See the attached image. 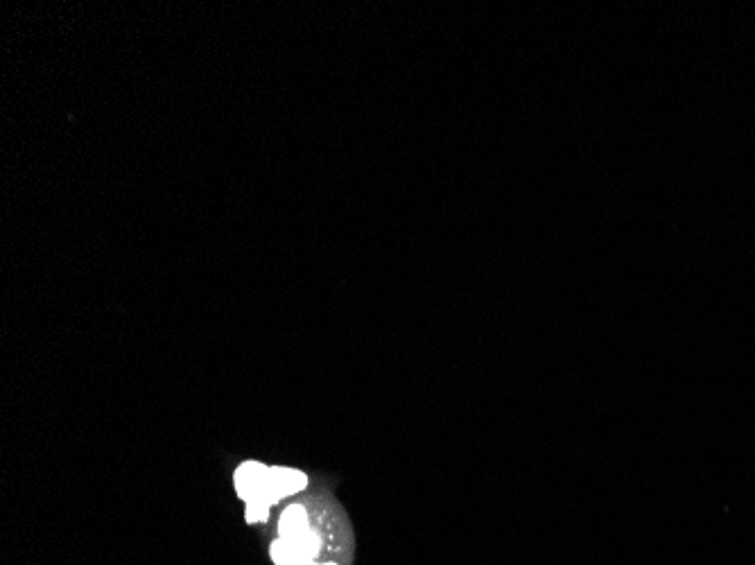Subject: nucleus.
<instances>
[{
    "label": "nucleus",
    "mask_w": 755,
    "mask_h": 565,
    "mask_svg": "<svg viewBox=\"0 0 755 565\" xmlns=\"http://www.w3.org/2000/svg\"><path fill=\"white\" fill-rule=\"evenodd\" d=\"M236 491L242 500L265 502L272 507L274 502L269 498V468L258 462L240 464L236 471Z\"/></svg>",
    "instance_id": "f257e3e1"
},
{
    "label": "nucleus",
    "mask_w": 755,
    "mask_h": 565,
    "mask_svg": "<svg viewBox=\"0 0 755 565\" xmlns=\"http://www.w3.org/2000/svg\"><path fill=\"white\" fill-rule=\"evenodd\" d=\"M308 477L292 471V468H269V498L272 502H279L285 495L299 493L306 489Z\"/></svg>",
    "instance_id": "f03ea898"
},
{
    "label": "nucleus",
    "mask_w": 755,
    "mask_h": 565,
    "mask_svg": "<svg viewBox=\"0 0 755 565\" xmlns=\"http://www.w3.org/2000/svg\"><path fill=\"white\" fill-rule=\"evenodd\" d=\"M308 529V514L301 504H292L283 511V516L279 520V532L283 541H292L299 534H303Z\"/></svg>",
    "instance_id": "7ed1b4c3"
},
{
    "label": "nucleus",
    "mask_w": 755,
    "mask_h": 565,
    "mask_svg": "<svg viewBox=\"0 0 755 565\" xmlns=\"http://www.w3.org/2000/svg\"><path fill=\"white\" fill-rule=\"evenodd\" d=\"M272 561L276 565H297L299 561H306V559H301L299 552L294 550L290 543H285L283 538H279V541L272 543Z\"/></svg>",
    "instance_id": "20e7f679"
},
{
    "label": "nucleus",
    "mask_w": 755,
    "mask_h": 565,
    "mask_svg": "<svg viewBox=\"0 0 755 565\" xmlns=\"http://www.w3.org/2000/svg\"><path fill=\"white\" fill-rule=\"evenodd\" d=\"M245 518H247V523H265V520L269 518V504L256 502V500L247 502Z\"/></svg>",
    "instance_id": "39448f33"
},
{
    "label": "nucleus",
    "mask_w": 755,
    "mask_h": 565,
    "mask_svg": "<svg viewBox=\"0 0 755 565\" xmlns=\"http://www.w3.org/2000/svg\"><path fill=\"white\" fill-rule=\"evenodd\" d=\"M297 565H317V563H312V561H299ZM324 565H335V563H324Z\"/></svg>",
    "instance_id": "423d86ee"
}]
</instances>
